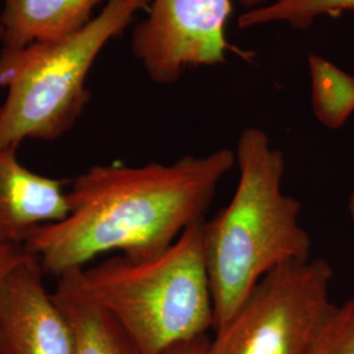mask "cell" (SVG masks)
<instances>
[{
	"mask_svg": "<svg viewBox=\"0 0 354 354\" xmlns=\"http://www.w3.org/2000/svg\"><path fill=\"white\" fill-rule=\"evenodd\" d=\"M235 165V151L218 149L171 165H93L67 190V216L33 228L23 244L57 279L104 253L150 259L205 219L219 183Z\"/></svg>",
	"mask_w": 354,
	"mask_h": 354,
	"instance_id": "obj_1",
	"label": "cell"
},
{
	"mask_svg": "<svg viewBox=\"0 0 354 354\" xmlns=\"http://www.w3.org/2000/svg\"><path fill=\"white\" fill-rule=\"evenodd\" d=\"M238 185L227 206L203 221V250L214 330L236 314L263 277L311 259L301 203L282 189L285 156L264 130L245 129L236 146Z\"/></svg>",
	"mask_w": 354,
	"mask_h": 354,
	"instance_id": "obj_2",
	"label": "cell"
},
{
	"mask_svg": "<svg viewBox=\"0 0 354 354\" xmlns=\"http://www.w3.org/2000/svg\"><path fill=\"white\" fill-rule=\"evenodd\" d=\"M203 221L150 259L115 254L79 270L84 292L125 329L140 354H165L214 328Z\"/></svg>",
	"mask_w": 354,
	"mask_h": 354,
	"instance_id": "obj_3",
	"label": "cell"
},
{
	"mask_svg": "<svg viewBox=\"0 0 354 354\" xmlns=\"http://www.w3.org/2000/svg\"><path fill=\"white\" fill-rule=\"evenodd\" d=\"M151 0H108L75 33L24 48H3L0 147L54 140L75 125L89 100L86 82L102 49L125 32Z\"/></svg>",
	"mask_w": 354,
	"mask_h": 354,
	"instance_id": "obj_4",
	"label": "cell"
},
{
	"mask_svg": "<svg viewBox=\"0 0 354 354\" xmlns=\"http://www.w3.org/2000/svg\"><path fill=\"white\" fill-rule=\"evenodd\" d=\"M332 266L308 259L279 266L214 330L207 354H307L336 304Z\"/></svg>",
	"mask_w": 354,
	"mask_h": 354,
	"instance_id": "obj_5",
	"label": "cell"
},
{
	"mask_svg": "<svg viewBox=\"0 0 354 354\" xmlns=\"http://www.w3.org/2000/svg\"><path fill=\"white\" fill-rule=\"evenodd\" d=\"M231 13V0H151L131 50L153 83L174 84L189 68L226 62Z\"/></svg>",
	"mask_w": 354,
	"mask_h": 354,
	"instance_id": "obj_6",
	"label": "cell"
},
{
	"mask_svg": "<svg viewBox=\"0 0 354 354\" xmlns=\"http://www.w3.org/2000/svg\"><path fill=\"white\" fill-rule=\"evenodd\" d=\"M30 254L0 283V354H75L70 323Z\"/></svg>",
	"mask_w": 354,
	"mask_h": 354,
	"instance_id": "obj_7",
	"label": "cell"
},
{
	"mask_svg": "<svg viewBox=\"0 0 354 354\" xmlns=\"http://www.w3.org/2000/svg\"><path fill=\"white\" fill-rule=\"evenodd\" d=\"M19 146L0 147V234L23 243L33 228L68 214L66 181L32 172L17 159Z\"/></svg>",
	"mask_w": 354,
	"mask_h": 354,
	"instance_id": "obj_8",
	"label": "cell"
},
{
	"mask_svg": "<svg viewBox=\"0 0 354 354\" xmlns=\"http://www.w3.org/2000/svg\"><path fill=\"white\" fill-rule=\"evenodd\" d=\"M100 0H4L1 24L4 48H24L75 33L93 19Z\"/></svg>",
	"mask_w": 354,
	"mask_h": 354,
	"instance_id": "obj_9",
	"label": "cell"
},
{
	"mask_svg": "<svg viewBox=\"0 0 354 354\" xmlns=\"http://www.w3.org/2000/svg\"><path fill=\"white\" fill-rule=\"evenodd\" d=\"M79 270L58 277L53 298L67 317L75 354H140L125 329L84 292Z\"/></svg>",
	"mask_w": 354,
	"mask_h": 354,
	"instance_id": "obj_10",
	"label": "cell"
},
{
	"mask_svg": "<svg viewBox=\"0 0 354 354\" xmlns=\"http://www.w3.org/2000/svg\"><path fill=\"white\" fill-rule=\"evenodd\" d=\"M311 105L323 127L337 130L354 113V76L326 58L310 54Z\"/></svg>",
	"mask_w": 354,
	"mask_h": 354,
	"instance_id": "obj_11",
	"label": "cell"
},
{
	"mask_svg": "<svg viewBox=\"0 0 354 354\" xmlns=\"http://www.w3.org/2000/svg\"><path fill=\"white\" fill-rule=\"evenodd\" d=\"M354 10V0H273L263 7L244 11L238 19L241 29L268 24H288L308 29L317 17Z\"/></svg>",
	"mask_w": 354,
	"mask_h": 354,
	"instance_id": "obj_12",
	"label": "cell"
},
{
	"mask_svg": "<svg viewBox=\"0 0 354 354\" xmlns=\"http://www.w3.org/2000/svg\"><path fill=\"white\" fill-rule=\"evenodd\" d=\"M307 354H354V295L335 306Z\"/></svg>",
	"mask_w": 354,
	"mask_h": 354,
	"instance_id": "obj_13",
	"label": "cell"
},
{
	"mask_svg": "<svg viewBox=\"0 0 354 354\" xmlns=\"http://www.w3.org/2000/svg\"><path fill=\"white\" fill-rule=\"evenodd\" d=\"M30 254L23 243L10 241L0 234V283Z\"/></svg>",
	"mask_w": 354,
	"mask_h": 354,
	"instance_id": "obj_14",
	"label": "cell"
},
{
	"mask_svg": "<svg viewBox=\"0 0 354 354\" xmlns=\"http://www.w3.org/2000/svg\"><path fill=\"white\" fill-rule=\"evenodd\" d=\"M210 337L209 335H203L194 340L180 344L165 354H207Z\"/></svg>",
	"mask_w": 354,
	"mask_h": 354,
	"instance_id": "obj_15",
	"label": "cell"
},
{
	"mask_svg": "<svg viewBox=\"0 0 354 354\" xmlns=\"http://www.w3.org/2000/svg\"><path fill=\"white\" fill-rule=\"evenodd\" d=\"M273 0H239L241 6L245 8V11L248 10H254V8H259V7H263L266 4L272 3Z\"/></svg>",
	"mask_w": 354,
	"mask_h": 354,
	"instance_id": "obj_16",
	"label": "cell"
},
{
	"mask_svg": "<svg viewBox=\"0 0 354 354\" xmlns=\"http://www.w3.org/2000/svg\"><path fill=\"white\" fill-rule=\"evenodd\" d=\"M348 214L352 219V223L354 225V188L349 194V198H348Z\"/></svg>",
	"mask_w": 354,
	"mask_h": 354,
	"instance_id": "obj_17",
	"label": "cell"
},
{
	"mask_svg": "<svg viewBox=\"0 0 354 354\" xmlns=\"http://www.w3.org/2000/svg\"><path fill=\"white\" fill-rule=\"evenodd\" d=\"M3 38V24H1V11H0V39Z\"/></svg>",
	"mask_w": 354,
	"mask_h": 354,
	"instance_id": "obj_18",
	"label": "cell"
}]
</instances>
